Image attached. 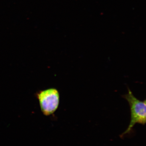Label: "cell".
<instances>
[{
    "label": "cell",
    "instance_id": "obj_1",
    "mask_svg": "<svg viewBox=\"0 0 146 146\" xmlns=\"http://www.w3.org/2000/svg\"><path fill=\"white\" fill-rule=\"evenodd\" d=\"M128 93L123 97L125 99L130 107L131 120L126 130L121 135L123 137L130 133L134 126L137 123L145 125L146 122V100L142 101L138 100L133 95L130 89H128Z\"/></svg>",
    "mask_w": 146,
    "mask_h": 146
},
{
    "label": "cell",
    "instance_id": "obj_2",
    "mask_svg": "<svg viewBox=\"0 0 146 146\" xmlns=\"http://www.w3.org/2000/svg\"><path fill=\"white\" fill-rule=\"evenodd\" d=\"M36 96L43 114L48 116L54 113L59 106L60 95L57 89L50 88L39 91Z\"/></svg>",
    "mask_w": 146,
    "mask_h": 146
}]
</instances>
